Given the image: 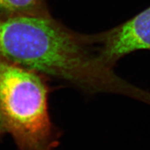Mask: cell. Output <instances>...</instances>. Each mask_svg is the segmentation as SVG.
<instances>
[{
  "label": "cell",
  "mask_w": 150,
  "mask_h": 150,
  "mask_svg": "<svg viewBox=\"0 0 150 150\" xmlns=\"http://www.w3.org/2000/svg\"><path fill=\"white\" fill-rule=\"evenodd\" d=\"M0 56L88 95L140 94L104 63L101 33L76 32L52 15L0 16Z\"/></svg>",
  "instance_id": "6da1fadb"
},
{
  "label": "cell",
  "mask_w": 150,
  "mask_h": 150,
  "mask_svg": "<svg viewBox=\"0 0 150 150\" xmlns=\"http://www.w3.org/2000/svg\"><path fill=\"white\" fill-rule=\"evenodd\" d=\"M47 79L0 56V114L17 150H55L61 132L48 108Z\"/></svg>",
  "instance_id": "7a4b0ae2"
},
{
  "label": "cell",
  "mask_w": 150,
  "mask_h": 150,
  "mask_svg": "<svg viewBox=\"0 0 150 150\" xmlns=\"http://www.w3.org/2000/svg\"><path fill=\"white\" fill-rule=\"evenodd\" d=\"M138 50H150V7L131 20L102 33V54L108 67Z\"/></svg>",
  "instance_id": "3957f363"
},
{
  "label": "cell",
  "mask_w": 150,
  "mask_h": 150,
  "mask_svg": "<svg viewBox=\"0 0 150 150\" xmlns=\"http://www.w3.org/2000/svg\"><path fill=\"white\" fill-rule=\"evenodd\" d=\"M49 15L46 0H0V16Z\"/></svg>",
  "instance_id": "277c9868"
},
{
  "label": "cell",
  "mask_w": 150,
  "mask_h": 150,
  "mask_svg": "<svg viewBox=\"0 0 150 150\" xmlns=\"http://www.w3.org/2000/svg\"><path fill=\"white\" fill-rule=\"evenodd\" d=\"M5 133H6V131L4 125L2 118H1V114H0V137L2 136L3 134H4Z\"/></svg>",
  "instance_id": "5b68a950"
}]
</instances>
